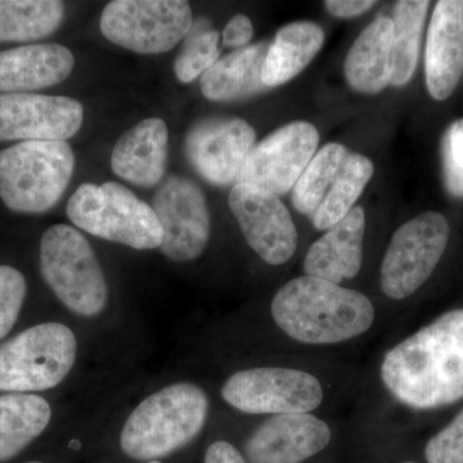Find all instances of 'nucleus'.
<instances>
[{"label":"nucleus","mask_w":463,"mask_h":463,"mask_svg":"<svg viewBox=\"0 0 463 463\" xmlns=\"http://www.w3.org/2000/svg\"><path fill=\"white\" fill-rule=\"evenodd\" d=\"M364 210L353 207L345 218L332 225L307 250L304 270L307 276L337 283L354 279L362 267Z\"/></svg>","instance_id":"nucleus-18"},{"label":"nucleus","mask_w":463,"mask_h":463,"mask_svg":"<svg viewBox=\"0 0 463 463\" xmlns=\"http://www.w3.org/2000/svg\"><path fill=\"white\" fill-rule=\"evenodd\" d=\"M219 53V33L214 30H201L188 38L175 63L174 71L182 83H191L205 74L216 61Z\"/></svg>","instance_id":"nucleus-29"},{"label":"nucleus","mask_w":463,"mask_h":463,"mask_svg":"<svg viewBox=\"0 0 463 463\" xmlns=\"http://www.w3.org/2000/svg\"><path fill=\"white\" fill-rule=\"evenodd\" d=\"M457 2H458L459 8H461L463 12V0H457Z\"/></svg>","instance_id":"nucleus-36"},{"label":"nucleus","mask_w":463,"mask_h":463,"mask_svg":"<svg viewBox=\"0 0 463 463\" xmlns=\"http://www.w3.org/2000/svg\"><path fill=\"white\" fill-rule=\"evenodd\" d=\"M67 216L80 230L129 248L160 249L163 243L154 209L118 183H84L67 203Z\"/></svg>","instance_id":"nucleus-5"},{"label":"nucleus","mask_w":463,"mask_h":463,"mask_svg":"<svg viewBox=\"0 0 463 463\" xmlns=\"http://www.w3.org/2000/svg\"><path fill=\"white\" fill-rule=\"evenodd\" d=\"M51 405L32 394L0 397V462L14 458L50 425Z\"/></svg>","instance_id":"nucleus-24"},{"label":"nucleus","mask_w":463,"mask_h":463,"mask_svg":"<svg viewBox=\"0 0 463 463\" xmlns=\"http://www.w3.org/2000/svg\"><path fill=\"white\" fill-rule=\"evenodd\" d=\"M349 149L340 143H327L310 161L292 188V205L300 214L312 218L339 174Z\"/></svg>","instance_id":"nucleus-28"},{"label":"nucleus","mask_w":463,"mask_h":463,"mask_svg":"<svg viewBox=\"0 0 463 463\" xmlns=\"http://www.w3.org/2000/svg\"><path fill=\"white\" fill-rule=\"evenodd\" d=\"M145 463H163V462L158 461V459H155V461H148V462H145Z\"/></svg>","instance_id":"nucleus-37"},{"label":"nucleus","mask_w":463,"mask_h":463,"mask_svg":"<svg viewBox=\"0 0 463 463\" xmlns=\"http://www.w3.org/2000/svg\"><path fill=\"white\" fill-rule=\"evenodd\" d=\"M26 289L23 273L9 265H0V339L7 336L17 322Z\"/></svg>","instance_id":"nucleus-30"},{"label":"nucleus","mask_w":463,"mask_h":463,"mask_svg":"<svg viewBox=\"0 0 463 463\" xmlns=\"http://www.w3.org/2000/svg\"><path fill=\"white\" fill-rule=\"evenodd\" d=\"M373 175V161L364 155L349 151L321 206L310 218L317 230H330L332 225L345 218Z\"/></svg>","instance_id":"nucleus-26"},{"label":"nucleus","mask_w":463,"mask_h":463,"mask_svg":"<svg viewBox=\"0 0 463 463\" xmlns=\"http://www.w3.org/2000/svg\"><path fill=\"white\" fill-rule=\"evenodd\" d=\"M251 21L245 14H236L228 25L225 26L223 33V43L225 47L241 48L248 44L252 38Z\"/></svg>","instance_id":"nucleus-33"},{"label":"nucleus","mask_w":463,"mask_h":463,"mask_svg":"<svg viewBox=\"0 0 463 463\" xmlns=\"http://www.w3.org/2000/svg\"><path fill=\"white\" fill-rule=\"evenodd\" d=\"M463 72V12L457 0L435 5L426 42V85L432 99L452 96Z\"/></svg>","instance_id":"nucleus-17"},{"label":"nucleus","mask_w":463,"mask_h":463,"mask_svg":"<svg viewBox=\"0 0 463 463\" xmlns=\"http://www.w3.org/2000/svg\"><path fill=\"white\" fill-rule=\"evenodd\" d=\"M254 128L237 118L200 121L185 137L184 151L192 167L214 185L236 183L255 146Z\"/></svg>","instance_id":"nucleus-15"},{"label":"nucleus","mask_w":463,"mask_h":463,"mask_svg":"<svg viewBox=\"0 0 463 463\" xmlns=\"http://www.w3.org/2000/svg\"><path fill=\"white\" fill-rule=\"evenodd\" d=\"M166 124L149 118L128 130L111 155L112 172L138 187H154L163 179L167 157Z\"/></svg>","instance_id":"nucleus-19"},{"label":"nucleus","mask_w":463,"mask_h":463,"mask_svg":"<svg viewBox=\"0 0 463 463\" xmlns=\"http://www.w3.org/2000/svg\"><path fill=\"white\" fill-rule=\"evenodd\" d=\"M444 184L457 199H463V118L448 127L441 139Z\"/></svg>","instance_id":"nucleus-31"},{"label":"nucleus","mask_w":463,"mask_h":463,"mask_svg":"<svg viewBox=\"0 0 463 463\" xmlns=\"http://www.w3.org/2000/svg\"><path fill=\"white\" fill-rule=\"evenodd\" d=\"M327 423L310 413L276 414L246 443L250 463H301L330 444Z\"/></svg>","instance_id":"nucleus-16"},{"label":"nucleus","mask_w":463,"mask_h":463,"mask_svg":"<svg viewBox=\"0 0 463 463\" xmlns=\"http://www.w3.org/2000/svg\"><path fill=\"white\" fill-rule=\"evenodd\" d=\"M392 18L379 17L358 36L345 60L346 80L353 90L377 94L392 83Z\"/></svg>","instance_id":"nucleus-21"},{"label":"nucleus","mask_w":463,"mask_h":463,"mask_svg":"<svg viewBox=\"0 0 463 463\" xmlns=\"http://www.w3.org/2000/svg\"><path fill=\"white\" fill-rule=\"evenodd\" d=\"M376 5L377 2H371V0H327L325 2L326 8L332 16L339 18L361 16Z\"/></svg>","instance_id":"nucleus-34"},{"label":"nucleus","mask_w":463,"mask_h":463,"mask_svg":"<svg viewBox=\"0 0 463 463\" xmlns=\"http://www.w3.org/2000/svg\"><path fill=\"white\" fill-rule=\"evenodd\" d=\"M192 25L190 3L183 0H115L100 16V32L109 42L141 54L173 50Z\"/></svg>","instance_id":"nucleus-8"},{"label":"nucleus","mask_w":463,"mask_h":463,"mask_svg":"<svg viewBox=\"0 0 463 463\" xmlns=\"http://www.w3.org/2000/svg\"><path fill=\"white\" fill-rule=\"evenodd\" d=\"M228 205L250 248L265 263L281 265L294 257L298 231L279 197L252 185L236 184L231 191Z\"/></svg>","instance_id":"nucleus-13"},{"label":"nucleus","mask_w":463,"mask_h":463,"mask_svg":"<svg viewBox=\"0 0 463 463\" xmlns=\"http://www.w3.org/2000/svg\"><path fill=\"white\" fill-rule=\"evenodd\" d=\"M269 45L267 43L240 48L216 61L201 76L200 87L207 99L233 102L268 90L261 72Z\"/></svg>","instance_id":"nucleus-22"},{"label":"nucleus","mask_w":463,"mask_h":463,"mask_svg":"<svg viewBox=\"0 0 463 463\" xmlns=\"http://www.w3.org/2000/svg\"><path fill=\"white\" fill-rule=\"evenodd\" d=\"M43 279L67 309L94 317L105 309L109 289L93 249L80 232L66 224L45 231L41 242Z\"/></svg>","instance_id":"nucleus-6"},{"label":"nucleus","mask_w":463,"mask_h":463,"mask_svg":"<svg viewBox=\"0 0 463 463\" xmlns=\"http://www.w3.org/2000/svg\"><path fill=\"white\" fill-rule=\"evenodd\" d=\"M403 463H414V462L407 461V462H403Z\"/></svg>","instance_id":"nucleus-39"},{"label":"nucleus","mask_w":463,"mask_h":463,"mask_svg":"<svg viewBox=\"0 0 463 463\" xmlns=\"http://www.w3.org/2000/svg\"><path fill=\"white\" fill-rule=\"evenodd\" d=\"M318 143V130L307 121L279 128L252 147L236 184L252 185L277 197L288 194L315 157Z\"/></svg>","instance_id":"nucleus-11"},{"label":"nucleus","mask_w":463,"mask_h":463,"mask_svg":"<svg viewBox=\"0 0 463 463\" xmlns=\"http://www.w3.org/2000/svg\"><path fill=\"white\" fill-rule=\"evenodd\" d=\"M83 106L69 97L0 94V142H66L83 125Z\"/></svg>","instance_id":"nucleus-14"},{"label":"nucleus","mask_w":463,"mask_h":463,"mask_svg":"<svg viewBox=\"0 0 463 463\" xmlns=\"http://www.w3.org/2000/svg\"><path fill=\"white\" fill-rule=\"evenodd\" d=\"M325 32L313 23H294L283 26L269 45L265 57L263 83L279 87L300 74L322 50Z\"/></svg>","instance_id":"nucleus-23"},{"label":"nucleus","mask_w":463,"mask_h":463,"mask_svg":"<svg viewBox=\"0 0 463 463\" xmlns=\"http://www.w3.org/2000/svg\"><path fill=\"white\" fill-rule=\"evenodd\" d=\"M71 51L61 44H33L0 52V91L43 90L65 81L74 69Z\"/></svg>","instance_id":"nucleus-20"},{"label":"nucleus","mask_w":463,"mask_h":463,"mask_svg":"<svg viewBox=\"0 0 463 463\" xmlns=\"http://www.w3.org/2000/svg\"><path fill=\"white\" fill-rule=\"evenodd\" d=\"M449 233V224L440 213H422L402 225L381 265L383 294L403 300L421 288L443 258Z\"/></svg>","instance_id":"nucleus-9"},{"label":"nucleus","mask_w":463,"mask_h":463,"mask_svg":"<svg viewBox=\"0 0 463 463\" xmlns=\"http://www.w3.org/2000/svg\"><path fill=\"white\" fill-rule=\"evenodd\" d=\"M428 463H463V410L426 444Z\"/></svg>","instance_id":"nucleus-32"},{"label":"nucleus","mask_w":463,"mask_h":463,"mask_svg":"<svg viewBox=\"0 0 463 463\" xmlns=\"http://www.w3.org/2000/svg\"><path fill=\"white\" fill-rule=\"evenodd\" d=\"M161 230L160 250L173 261L194 260L205 251L210 237V213L205 196L196 183L169 176L154 197Z\"/></svg>","instance_id":"nucleus-12"},{"label":"nucleus","mask_w":463,"mask_h":463,"mask_svg":"<svg viewBox=\"0 0 463 463\" xmlns=\"http://www.w3.org/2000/svg\"><path fill=\"white\" fill-rule=\"evenodd\" d=\"M228 404L249 414L309 413L323 401L321 383L294 368L260 367L232 374L222 388Z\"/></svg>","instance_id":"nucleus-10"},{"label":"nucleus","mask_w":463,"mask_h":463,"mask_svg":"<svg viewBox=\"0 0 463 463\" xmlns=\"http://www.w3.org/2000/svg\"><path fill=\"white\" fill-rule=\"evenodd\" d=\"M24 463H44V462H41V461H30V462H24Z\"/></svg>","instance_id":"nucleus-38"},{"label":"nucleus","mask_w":463,"mask_h":463,"mask_svg":"<svg viewBox=\"0 0 463 463\" xmlns=\"http://www.w3.org/2000/svg\"><path fill=\"white\" fill-rule=\"evenodd\" d=\"M66 142H21L0 151V199L8 209L42 214L56 205L74 173Z\"/></svg>","instance_id":"nucleus-4"},{"label":"nucleus","mask_w":463,"mask_h":463,"mask_svg":"<svg viewBox=\"0 0 463 463\" xmlns=\"http://www.w3.org/2000/svg\"><path fill=\"white\" fill-rule=\"evenodd\" d=\"M57 0H0V42L38 41L51 35L63 20Z\"/></svg>","instance_id":"nucleus-25"},{"label":"nucleus","mask_w":463,"mask_h":463,"mask_svg":"<svg viewBox=\"0 0 463 463\" xmlns=\"http://www.w3.org/2000/svg\"><path fill=\"white\" fill-rule=\"evenodd\" d=\"M203 463H248L236 447L224 440H218L207 448Z\"/></svg>","instance_id":"nucleus-35"},{"label":"nucleus","mask_w":463,"mask_h":463,"mask_svg":"<svg viewBox=\"0 0 463 463\" xmlns=\"http://www.w3.org/2000/svg\"><path fill=\"white\" fill-rule=\"evenodd\" d=\"M78 341L62 323L33 326L0 344V392L56 388L72 370Z\"/></svg>","instance_id":"nucleus-7"},{"label":"nucleus","mask_w":463,"mask_h":463,"mask_svg":"<svg viewBox=\"0 0 463 463\" xmlns=\"http://www.w3.org/2000/svg\"><path fill=\"white\" fill-rule=\"evenodd\" d=\"M383 385L407 407L435 410L463 399V309L439 317L383 356Z\"/></svg>","instance_id":"nucleus-1"},{"label":"nucleus","mask_w":463,"mask_h":463,"mask_svg":"<svg viewBox=\"0 0 463 463\" xmlns=\"http://www.w3.org/2000/svg\"><path fill=\"white\" fill-rule=\"evenodd\" d=\"M270 310L274 322L288 337L310 345L355 339L374 321L373 303L364 294L310 276L282 286Z\"/></svg>","instance_id":"nucleus-2"},{"label":"nucleus","mask_w":463,"mask_h":463,"mask_svg":"<svg viewBox=\"0 0 463 463\" xmlns=\"http://www.w3.org/2000/svg\"><path fill=\"white\" fill-rule=\"evenodd\" d=\"M207 412L209 398L199 386L190 383L166 386L130 413L121 430V450L136 461H160L200 434Z\"/></svg>","instance_id":"nucleus-3"},{"label":"nucleus","mask_w":463,"mask_h":463,"mask_svg":"<svg viewBox=\"0 0 463 463\" xmlns=\"http://www.w3.org/2000/svg\"><path fill=\"white\" fill-rule=\"evenodd\" d=\"M430 2L403 0L398 2L392 16V85L403 87L412 79L419 62L420 43Z\"/></svg>","instance_id":"nucleus-27"}]
</instances>
